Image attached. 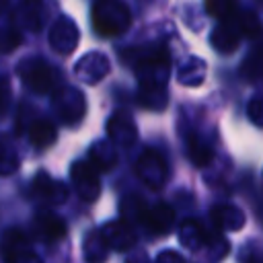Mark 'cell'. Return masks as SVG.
Instances as JSON below:
<instances>
[{
  "mask_svg": "<svg viewBox=\"0 0 263 263\" xmlns=\"http://www.w3.org/2000/svg\"><path fill=\"white\" fill-rule=\"evenodd\" d=\"M103 240L109 242V245H115L117 251H125L127 247H132L136 242V236H134V232L129 230V226L125 222H115V224L105 226Z\"/></svg>",
  "mask_w": 263,
  "mask_h": 263,
  "instance_id": "6",
  "label": "cell"
},
{
  "mask_svg": "<svg viewBox=\"0 0 263 263\" xmlns=\"http://www.w3.org/2000/svg\"><path fill=\"white\" fill-rule=\"evenodd\" d=\"M205 10L210 14H214L216 18H220L222 23H230L232 14L236 12V4L234 2H208Z\"/></svg>",
  "mask_w": 263,
  "mask_h": 263,
  "instance_id": "12",
  "label": "cell"
},
{
  "mask_svg": "<svg viewBox=\"0 0 263 263\" xmlns=\"http://www.w3.org/2000/svg\"><path fill=\"white\" fill-rule=\"evenodd\" d=\"M0 253H2V259L6 263H16V253L31 255L29 249H27V238L16 230H10V232L4 234L2 245H0Z\"/></svg>",
  "mask_w": 263,
  "mask_h": 263,
  "instance_id": "8",
  "label": "cell"
},
{
  "mask_svg": "<svg viewBox=\"0 0 263 263\" xmlns=\"http://www.w3.org/2000/svg\"><path fill=\"white\" fill-rule=\"evenodd\" d=\"M129 25V12L119 2H99L92 8V27L103 37H113L125 31Z\"/></svg>",
  "mask_w": 263,
  "mask_h": 263,
  "instance_id": "1",
  "label": "cell"
},
{
  "mask_svg": "<svg viewBox=\"0 0 263 263\" xmlns=\"http://www.w3.org/2000/svg\"><path fill=\"white\" fill-rule=\"evenodd\" d=\"M242 72H245L247 76H251V78L261 76V74H263V53H253V55L245 62Z\"/></svg>",
  "mask_w": 263,
  "mask_h": 263,
  "instance_id": "15",
  "label": "cell"
},
{
  "mask_svg": "<svg viewBox=\"0 0 263 263\" xmlns=\"http://www.w3.org/2000/svg\"><path fill=\"white\" fill-rule=\"evenodd\" d=\"M35 230L43 240H58L66 234V224L51 212H39L35 218Z\"/></svg>",
  "mask_w": 263,
  "mask_h": 263,
  "instance_id": "5",
  "label": "cell"
},
{
  "mask_svg": "<svg viewBox=\"0 0 263 263\" xmlns=\"http://www.w3.org/2000/svg\"><path fill=\"white\" fill-rule=\"evenodd\" d=\"M21 78L35 92H49L53 88V70L43 60H27L21 64Z\"/></svg>",
  "mask_w": 263,
  "mask_h": 263,
  "instance_id": "2",
  "label": "cell"
},
{
  "mask_svg": "<svg viewBox=\"0 0 263 263\" xmlns=\"http://www.w3.org/2000/svg\"><path fill=\"white\" fill-rule=\"evenodd\" d=\"M55 127H53V123L51 121H47V119H37V121H33L31 123V127H29V140L37 146V148H45V146H49V144H53L55 142Z\"/></svg>",
  "mask_w": 263,
  "mask_h": 263,
  "instance_id": "9",
  "label": "cell"
},
{
  "mask_svg": "<svg viewBox=\"0 0 263 263\" xmlns=\"http://www.w3.org/2000/svg\"><path fill=\"white\" fill-rule=\"evenodd\" d=\"M35 191L41 197H45V199H49L53 203L55 201H64V195H66V189L62 185L53 183L47 175H37V179H35Z\"/></svg>",
  "mask_w": 263,
  "mask_h": 263,
  "instance_id": "11",
  "label": "cell"
},
{
  "mask_svg": "<svg viewBox=\"0 0 263 263\" xmlns=\"http://www.w3.org/2000/svg\"><path fill=\"white\" fill-rule=\"evenodd\" d=\"M8 97H10V88L4 84V80H0V113L4 111V105H6Z\"/></svg>",
  "mask_w": 263,
  "mask_h": 263,
  "instance_id": "17",
  "label": "cell"
},
{
  "mask_svg": "<svg viewBox=\"0 0 263 263\" xmlns=\"http://www.w3.org/2000/svg\"><path fill=\"white\" fill-rule=\"evenodd\" d=\"M187 156L195 166H205L212 160V148L195 134L187 138Z\"/></svg>",
  "mask_w": 263,
  "mask_h": 263,
  "instance_id": "10",
  "label": "cell"
},
{
  "mask_svg": "<svg viewBox=\"0 0 263 263\" xmlns=\"http://www.w3.org/2000/svg\"><path fill=\"white\" fill-rule=\"evenodd\" d=\"M142 220L154 234H166L175 222V212L168 203H156L154 208L144 212Z\"/></svg>",
  "mask_w": 263,
  "mask_h": 263,
  "instance_id": "4",
  "label": "cell"
},
{
  "mask_svg": "<svg viewBox=\"0 0 263 263\" xmlns=\"http://www.w3.org/2000/svg\"><path fill=\"white\" fill-rule=\"evenodd\" d=\"M238 33L230 27V23H220L214 31H212V45L220 51V53H230L236 49L238 45Z\"/></svg>",
  "mask_w": 263,
  "mask_h": 263,
  "instance_id": "7",
  "label": "cell"
},
{
  "mask_svg": "<svg viewBox=\"0 0 263 263\" xmlns=\"http://www.w3.org/2000/svg\"><path fill=\"white\" fill-rule=\"evenodd\" d=\"M156 263H185V261H183V257H179L177 253H173V251H164V253L158 255Z\"/></svg>",
  "mask_w": 263,
  "mask_h": 263,
  "instance_id": "16",
  "label": "cell"
},
{
  "mask_svg": "<svg viewBox=\"0 0 263 263\" xmlns=\"http://www.w3.org/2000/svg\"><path fill=\"white\" fill-rule=\"evenodd\" d=\"M138 175L154 189H158L162 183H164V177H166V166L162 162V158L154 152V150H148L140 156L138 160Z\"/></svg>",
  "mask_w": 263,
  "mask_h": 263,
  "instance_id": "3",
  "label": "cell"
},
{
  "mask_svg": "<svg viewBox=\"0 0 263 263\" xmlns=\"http://www.w3.org/2000/svg\"><path fill=\"white\" fill-rule=\"evenodd\" d=\"M240 31L245 35H249V37H257L259 35V21H257L255 12L249 10V12H245L240 16Z\"/></svg>",
  "mask_w": 263,
  "mask_h": 263,
  "instance_id": "14",
  "label": "cell"
},
{
  "mask_svg": "<svg viewBox=\"0 0 263 263\" xmlns=\"http://www.w3.org/2000/svg\"><path fill=\"white\" fill-rule=\"evenodd\" d=\"M16 168V156L12 154V150L0 140V175L12 173Z\"/></svg>",
  "mask_w": 263,
  "mask_h": 263,
  "instance_id": "13",
  "label": "cell"
}]
</instances>
